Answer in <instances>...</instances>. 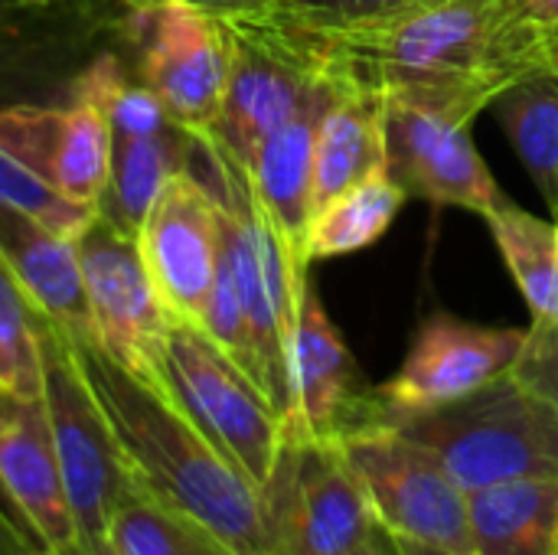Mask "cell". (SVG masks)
I'll return each mask as SVG.
<instances>
[{"label": "cell", "mask_w": 558, "mask_h": 555, "mask_svg": "<svg viewBox=\"0 0 558 555\" xmlns=\"http://www.w3.org/2000/svg\"><path fill=\"white\" fill-rule=\"evenodd\" d=\"M558 222V75L533 72L490 105Z\"/></svg>", "instance_id": "7402d4cb"}, {"label": "cell", "mask_w": 558, "mask_h": 555, "mask_svg": "<svg viewBox=\"0 0 558 555\" xmlns=\"http://www.w3.org/2000/svg\"><path fill=\"white\" fill-rule=\"evenodd\" d=\"M72 343L137 487L190 517L229 555H268L262 491L190 422L167 386L131 376L95 343Z\"/></svg>", "instance_id": "7a4b0ae2"}, {"label": "cell", "mask_w": 558, "mask_h": 555, "mask_svg": "<svg viewBox=\"0 0 558 555\" xmlns=\"http://www.w3.org/2000/svg\"><path fill=\"white\" fill-rule=\"evenodd\" d=\"M0 147L72 203L98 209L111 173V128L95 101L0 105Z\"/></svg>", "instance_id": "9a60e30c"}, {"label": "cell", "mask_w": 558, "mask_h": 555, "mask_svg": "<svg viewBox=\"0 0 558 555\" xmlns=\"http://www.w3.org/2000/svg\"><path fill=\"white\" fill-rule=\"evenodd\" d=\"M75 245L85 275L95 347L131 376L163 386L173 317L154 291L137 236L95 213Z\"/></svg>", "instance_id": "ba28073f"}, {"label": "cell", "mask_w": 558, "mask_h": 555, "mask_svg": "<svg viewBox=\"0 0 558 555\" xmlns=\"http://www.w3.org/2000/svg\"><path fill=\"white\" fill-rule=\"evenodd\" d=\"M108 546L114 555H229L203 527L141 487L114 510Z\"/></svg>", "instance_id": "d4e9b609"}, {"label": "cell", "mask_w": 558, "mask_h": 555, "mask_svg": "<svg viewBox=\"0 0 558 555\" xmlns=\"http://www.w3.org/2000/svg\"><path fill=\"white\" fill-rule=\"evenodd\" d=\"M474 555H558V478H523L468 494Z\"/></svg>", "instance_id": "ffe728a7"}, {"label": "cell", "mask_w": 558, "mask_h": 555, "mask_svg": "<svg viewBox=\"0 0 558 555\" xmlns=\"http://www.w3.org/2000/svg\"><path fill=\"white\" fill-rule=\"evenodd\" d=\"M196 134L173 124L157 134H124L111 131V173L98 213L118 229L137 236L147 209L160 190L190 167Z\"/></svg>", "instance_id": "44dd1931"}, {"label": "cell", "mask_w": 558, "mask_h": 555, "mask_svg": "<svg viewBox=\"0 0 558 555\" xmlns=\"http://www.w3.org/2000/svg\"><path fill=\"white\" fill-rule=\"evenodd\" d=\"M402 203V186L389 177L386 167L376 170L373 177L350 186L314 216L307 236V262L350 255L379 242L399 216Z\"/></svg>", "instance_id": "603a6c76"}, {"label": "cell", "mask_w": 558, "mask_h": 555, "mask_svg": "<svg viewBox=\"0 0 558 555\" xmlns=\"http://www.w3.org/2000/svg\"><path fill=\"white\" fill-rule=\"evenodd\" d=\"M43 350V409L49 419L65 500L75 520L78 546L108 543L114 510L137 491L118 432L98 402L69 334L36 317Z\"/></svg>", "instance_id": "277c9868"}, {"label": "cell", "mask_w": 558, "mask_h": 555, "mask_svg": "<svg viewBox=\"0 0 558 555\" xmlns=\"http://www.w3.org/2000/svg\"><path fill=\"white\" fill-rule=\"evenodd\" d=\"M350 555H399V553H396V543H392V540L376 527V530H373V533H369V536H366V540H363V543H360V546H356Z\"/></svg>", "instance_id": "836d02e7"}, {"label": "cell", "mask_w": 558, "mask_h": 555, "mask_svg": "<svg viewBox=\"0 0 558 555\" xmlns=\"http://www.w3.org/2000/svg\"><path fill=\"white\" fill-rule=\"evenodd\" d=\"M333 95L337 88L320 75L301 108L258 147L255 160L245 167L268 219L275 222L288 249L304 262L314 222V141Z\"/></svg>", "instance_id": "ac0fdd59"}, {"label": "cell", "mask_w": 558, "mask_h": 555, "mask_svg": "<svg viewBox=\"0 0 558 555\" xmlns=\"http://www.w3.org/2000/svg\"><path fill=\"white\" fill-rule=\"evenodd\" d=\"M49 3H56V0H0V26L13 23L23 13H33L39 7H49Z\"/></svg>", "instance_id": "d6a6232c"}, {"label": "cell", "mask_w": 558, "mask_h": 555, "mask_svg": "<svg viewBox=\"0 0 558 555\" xmlns=\"http://www.w3.org/2000/svg\"><path fill=\"white\" fill-rule=\"evenodd\" d=\"M183 3H190V7H196V10H203V13L216 16V20H226V16L258 13V10H265L271 0H183Z\"/></svg>", "instance_id": "4dcf8cb0"}, {"label": "cell", "mask_w": 558, "mask_h": 555, "mask_svg": "<svg viewBox=\"0 0 558 555\" xmlns=\"http://www.w3.org/2000/svg\"><path fill=\"white\" fill-rule=\"evenodd\" d=\"M379 425H389L379 386L366 379L307 281L288 343L284 435L343 445Z\"/></svg>", "instance_id": "30bf717a"}, {"label": "cell", "mask_w": 558, "mask_h": 555, "mask_svg": "<svg viewBox=\"0 0 558 555\" xmlns=\"http://www.w3.org/2000/svg\"><path fill=\"white\" fill-rule=\"evenodd\" d=\"M0 206H10L69 239H78L98 213L92 206H82V203H72L69 196H62L36 170L20 164L3 147H0Z\"/></svg>", "instance_id": "83f0119b"}, {"label": "cell", "mask_w": 558, "mask_h": 555, "mask_svg": "<svg viewBox=\"0 0 558 555\" xmlns=\"http://www.w3.org/2000/svg\"><path fill=\"white\" fill-rule=\"evenodd\" d=\"M134 79L144 82L190 134H206L222 108L229 82V36L222 20L183 3L157 0L128 7Z\"/></svg>", "instance_id": "9c48e42d"}, {"label": "cell", "mask_w": 558, "mask_h": 555, "mask_svg": "<svg viewBox=\"0 0 558 555\" xmlns=\"http://www.w3.org/2000/svg\"><path fill=\"white\" fill-rule=\"evenodd\" d=\"M65 555H114V553H111V546H108V543H101V546H95V550H82V546H75L72 553H65Z\"/></svg>", "instance_id": "8d00e7d4"}, {"label": "cell", "mask_w": 558, "mask_h": 555, "mask_svg": "<svg viewBox=\"0 0 558 555\" xmlns=\"http://www.w3.org/2000/svg\"><path fill=\"white\" fill-rule=\"evenodd\" d=\"M523 340L526 330L517 327H481L451 314L425 317L402 366L379 386L386 422L392 425L477 393L513 370Z\"/></svg>", "instance_id": "4fadbf2b"}, {"label": "cell", "mask_w": 558, "mask_h": 555, "mask_svg": "<svg viewBox=\"0 0 558 555\" xmlns=\"http://www.w3.org/2000/svg\"><path fill=\"white\" fill-rule=\"evenodd\" d=\"M383 167L386 101L369 92L337 88L314 141V216Z\"/></svg>", "instance_id": "d6986e66"}, {"label": "cell", "mask_w": 558, "mask_h": 555, "mask_svg": "<svg viewBox=\"0 0 558 555\" xmlns=\"http://www.w3.org/2000/svg\"><path fill=\"white\" fill-rule=\"evenodd\" d=\"M163 386L190 422L262 491L284 442V419L196 324L173 321Z\"/></svg>", "instance_id": "5b68a950"}, {"label": "cell", "mask_w": 558, "mask_h": 555, "mask_svg": "<svg viewBox=\"0 0 558 555\" xmlns=\"http://www.w3.org/2000/svg\"><path fill=\"white\" fill-rule=\"evenodd\" d=\"M366 494L376 527L402 543L474 555L468 494L441 461L392 425H379L340 445Z\"/></svg>", "instance_id": "52a82bcc"}, {"label": "cell", "mask_w": 558, "mask_h": 555, "mask_svg": "<svg viewBox=\"0 0 558 555\" xmlns=\"http://www.w3.org/2000/svg\"><path fill=\"white\" fill-rule=\"evenodd\" d=\"M513 3L536 26H553V23H558V0H513Z\"/></svg>", "instance_id": "1f68e13d"}, {"label": "cell", "mask_w": 558, "mask_h": 555, "mask_svg": "<svg viewBox=\"0 0 558 555\" xmlns=\"http://www.w3.org/2000/svg\"><path fill=\"white\" fill-rule=\"evenodd\" d=\"M137 249L167 314L199 324L222 262L219 206L193 167L180 170L147 209Z\"/></svg>", "instance_id": "5bb4252c"}, {"label": "cell", "mask_w": 558, "mask_h": 555, "mask_svg": "<svg viewBox=\"0 0 558 555\" xmlns=\"http://www.w3.org/2000/svg\"><path fill=\"white\" fill-rule=\"evenodd\" d=\"M0 497L39 555L78 546L43 399L0 393Z\"/></svg>", "instance_id": "2e32d148"}, {"label": "cell", "mask_w": 558, "mask_h": 555, "mask_svg": "<svg viewBox=\"0 0 558 555\" xmlns=\"http://www.w3.org/2000/svg\"><path fill=\"white\" fill-rule=\"evenodd\" d=\"M392 540V536H389ZM396 543V553L399 555H461L448 553V550H435V546H418V543H402V540H392Z\"/></svg>", "instance_id": "d590c367"}, {"label": "cell", "mask_w": 558, "mask_h": 555, "mask_svg": "<svg viewBox=\"0 0 558 555\" xmlns=\"http://www.w3.org/2000/svg\"><path fill=\"white\" fill-rule=\"evenodd\" d=\"M428 0H271L258 10L294 36H343L389 23Z\"/></svg>", "instance_id": "4316f807"}, {"label": "cell", "mask_w": 558, "mask_h": 555, "mask_svg": "<svg viewBox=\"0 0 558 555\" xmlns=\"http://www.w3.org/2000/svg\"><path fill=\"white\" fill-rule=\"evenodd\" d=\"M0 393L43 399V350L36 311L0 268Z\"/></svg>", "instance_id": "484cf974"}, {"label": "cell", "mask_w": 558, "mask_h": 555, "mask_svg": "<svg viewBox=\"0 0 558 555\" xmlns=\"http://www.w3.org/2000/svg\"><path fill=\"white\" fill-rule=\"evenodd\" d=\"M383 101L386 170L405 196L435 206H461L477 216H490L513 203L474 147V118L396 98Z\"/></svg>", "instance_id": "7c38bea8"}, {"label": "cell", "mask_w": 558, "mask_h": 555, "mask_svg": "<svg viewBox=\"0 0 558 555\" xmlns=\"http://www.w3.org/2000/svg\"><path fill=\"white\" fill-rule=\"evenodd\" d=\"M288 36L337 88L468 118L520 79L543 72V26L530 23L513 0H428L369 29Z\"/></svg>", "instance_id": "6da1fadb"}, {"label": "cell", "mask_w": 558, "mask_h": 555, "mask_svg": "<svg viewBox=\"0 0 558 555\" xmlns=\"http://www.w3.org/2000/svg\"><path fill=\"white\" fill-rule=\"evenodd\" d=\"M229 36V82L206 137L248 167L258 147L301 108L320 79L298 43L262 13L222 20Z\"/></svg>", "instance_id": "8fae6325"}, {"label": "cell", "mask_w": 558, "mask_h": 555, "mask_svg": "<svg viewBox=\"0 0 558 555\" xmlns=\"http://www.w3.org/2000/svg\"><path fill=\"white\" fill-rule=\"evenodd\" d=\"M262 510L268 555H350L376 530L343 448L294 435L281 442Z\"/></svg>", "instance_id": "8992f818"}, {"label": "cell", "mask_w": 558, "mask_h": 555, "mask_svg": "<svg viewBox=\"0 0 558 555\" xmlns=\"http://www.w3.org/2000/svg\"><path fill=\"white\" fill-rule=\"evenodd\" d=\"M428 448L451 481L471 494L523 478H558V419L513 373L441 409L392 422Z\"/></svg>", "instance_id": "3957f363"}, {"label": "cell", "mask_w": 558, "mask_h": 555, "mask_svg": "<svg viewBox=\"0 0 558 555\" xmlns=\"http://www.w3.org/2000/svg\"><path fill=\"white\" fill-rule=\"evenodd\" d=\"M530 393H536L558 419V321H539L526 327L523 350L510 370Z\"/></svg>", "instance_id": "f1b7e54d"}, {"label": "cell", "mask_w": 558, "mask_h": 555, "mask_svg": "<svg viewBox=\"0 0 558 555\" xmlns=\"http://www.w3.org/2000/svg\"><path fill=\"white\" fill-rule=\"evenodd\" d=\"M0 268L23 291L36 317L78 343H95L75 239L0 206Z\"/></svg>", "instance_id": "e0dca14e"}, {"label": "cell", "mask_w": 558, "mask_h": 555, "mask_svg": "<svg viewBox=\"0 0 558 555\" xmlns=\"http://www.w3.org/2000/svg\"><path fill=\"white\" fill-rule=\"evenodd\" d=\"M484 219L533 317L558 321V222L536 219L517 203Z\"/></svg>", "instance_id": "cb8c5ba5"}, {"label": "cell", "mask_w": 558, "mask_h": 555, "mask_svg": "<svg viewBox=\"0 0 558 555\" xmlns=\"http://www.w3.org/2000/svg\"><path fill=\"white\" fill-rule=\"evenodd\" d=\"M543 69L558 75V23L543 26Z\"/></svg>", "instance_id": "e575fe53"}, {"label": "cell", "mask_w": 558, "mask_h": 555, "mask_svg": "<svg viewBox=\"0 0 558 555\" xmlns=\"http://www.w3.org/2000/svg\"><path fill=\"white\" fill-rule=\"evenodd\" d=\"M0 555H39V550L29 543V536L13 520V514L7 510L3 497H0Z\"/></svg>", "instance_id": "f546056e"}]
</instances>
